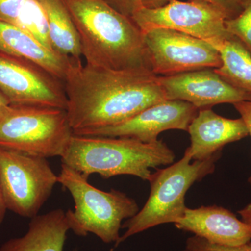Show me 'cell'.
I'll list each match as a JSON object with an SVG mask.
<instances>
[{
	"label": "cell",
	"instance_id": "29",
	"mask_svg": "<svg viewBox=\"0 0 251 251\" xmlns=\"http://www.w3.org/2000/svg\"><path fill=\"white\" fill-rule=\"evenodd\" d=\"M72 251H77V249H74V250H73ZM186 251L185 250V249H184V251Z\"/></svg>",
	"mask_w": 251,
	"mask_h": 251
},
{
	"label": "cell",
	"instance_id": "2",
	"mask_svg": "<svg viewBox=\"0 0 251 251\" xmlns=\"http://www.w3.org/2000/svg\"><path fill=\"white\" fill-rule=\"evenodd\" d=\"M64 1L78 32L87 64L115 70H150L143 33L131 18L105 0Z\"/></svg>",
	"mask_w": 251,
	"mask_h": 251
},
{
	"label": "cell",
	"instance_id": "11",
	"mask_svg": "<svg viewBox=\"0 0 251 251\" xmlns=\"http://www.w3.org/2000/svg\"><path fill=\"white\" fill-rule=\"evenodd\" d=\"M198 109L192 104L179 100H166L154 104L138 115L119 125L74 133L86 136L128 138L143 143L158 140L165 130L187 131L190 124L197 115Z\"/></svg>",
	"mask_w": 251,
	"mask_h": 251
},
{
	"label": "cell",
	"instance_id": "10",
	"mask_svg": "<svg viewBox=\"0 0 251 251\" xmlns=\"http://www.w3.org/2000/svg\"><path fill=\"white\" fill-rule=\"evenodd\" d=\"M0 92L11 105L67 110L62 82L33 63L0 52Z\"/></svg>",
	"mask_w": 251,
	"mask_h": 251
},
{
	"label": "cell",
	"instance_id": "18",
	"mask_svg": "<svg viewBox=\"0 0 251 251\" xmlns=\"http://www.w3.org/2000/svg\"><path fill=\"white\" fill-rule=\"evenodd\" d=\"M221 55L222 64L214 69L229 84L251 93V55L236 38L209 43Z\"/></svg>",
	"mask_w": 251,
	"mask_h": 251
},
{
	"label": "cell",
	"instance_id": "17",
	"mask_svg": "<svg viewBox=\"0 0 251 251\" xmlns=\"http://www.w3.org/2000/svg\"><path fill=\"white\" fill-rule=\"evenodd\" d=\"M44 10L51 45L56 52L80 59L82 49L76 27L64 0H38Z\"/></svg>",
	"mask_w": 251,
	"mask_h": 251
},
{
	"label": "cell",
	"instance_id": "21",
	"mask_svg": "<svg viewBox=\"0 0 251 251\" xmlns=\"http://www.w3.org/2000/svg\"><path fill=\"white\" fill-rule=\"evenodd\" d=\"M170 0H105L108 4L128 18L142 9H154L164 6Z\"/></svg>",
	"mask_w": 251,
	"mask_h": 251
},
{
	"label": "cell",
	"instance_id": "14",
	"mask_svg": "<svg viewBox=\"0 0 251 251\" xmlns=\"http://www.w3.org/2000/svg\"><path fill=\"white\" fill-rule=\"evenodd\" d=\"M191 145L186 151L193 161H204L217 154L227 144L249 135L242 118L228 119L211 108L200 109L188 126Z\"/></svg>",
	"mask_w": 251,
	"mask_h": 251
},
{
	"label": "cell",
	"instance_id": "6",
	"mask_svg": "<svg viewBox=\"0 0 251 251\" xmlns=\"http://www.w3.org/2000/svg\"><path fill=\"white\" fill-rule=\"evenodd\" d=\"M73 135L66 110L10 105L0 114V148L61 158Z\"/></svg>",
	"mask_w": 251,
	"mask_h": 251
},
{
	"label": "cell",
	"instance_id": "8",
	"mask_svg": "<svg viewBox=\"0 0 251 251\" xmlns=\"http://www.w3.org/2000/svg\"><path fill=\"white\" fill-rule=\"evenodd\" d=\"M130 18L143 34L153 29H171L208 43L232 37L226 27V15L202 1L170 0L161 7L138 10Z\"/></svg>",
	"mask_w": 251,
	"mask_h": 251
},
{
	"label": "cell",
	"instance_id": "25",
	"mask_svg": "<svg viewBox=\"0 0 251 251\" xmlns=\"http://www.w3.org/2000/svg\"><path fill=\"white\" fill-rule=\"evenodd\" d=\"M233 105L247 125L249 135L251 136V100L239 102L233 104ZM249 182L251 184V175L249 177Z\"/></svg>",
	"mask_w": 251,
	"mask_h": 251
},
{
	"label": "cell",
	"instance_id": "19",
	"mask_svg": "<svg viewBox=\"0 0 251 251\" xmlns=\"http://www.w3.org/2000/svg\"><path fill=\"white\" fill-rule=\"evenodd\" d=\"M18 27L27 31L46 47L54 50L50 41L47 18L38 0H26Z\"/></svg>",
	"mask_w": 251,
	"mask_h": 251
},
{
	"label": "cell",
	"instance_id": "15",
	"mask_svg": "<svg viewBox=\"0 0 251 251\" xmlns=\"http://www.w3.org/2000/svg\"><path fill=\"white\" fill-rule=\"evenodd\" d=\"M0 52L39 66L62 83L76 59L49 49L27 31L1 21Z\"/></svg>",
	"mask_w": 251,
	"mask_h": 251
},
{
	"label": "cell",
	"instance_id": "16",
	"mask_svg": "<svg viewBox=\"0 0 251 251\" xmlns=\"http://www.w3.org/2000/svg\"><path fill=\"white\" fill-rule=\"evenodd\" d=\"M69 230L66 211L54 209L31 219L26 234L4 242L0 251H63Z\"/></svg>",
	"mask_w": 251,
	"mask_h": 251
},
{
	"label": "cell",
	"instance_id": "24",
	"mask_svg": "<svg viewBox=\"0 0 251 251\" xmlns=\"http://www.w3.org/2000/svg\"><path fill=\"white\" fill-rule=\"evenodd\" d=\"M189 1H202L216 6L221 10L227 19L235 18L242 11V0H189Z\"/></svg>",
	"mask_w": 251,
	"mask_h": 251
},
{
	"label": "cell",
	"instance_id": "27",
	"mask_svg": "<svg viewBox=\"0 0 251 251\" xmlns=\"http://www.w3.org/2000/svg\"><path fill=\"white\" fill-rule=\"evenodd\" d=\"M6 210L7 209H6V206L4 205L2 196H1V190H0V224L4 221Z\"/></svg>",
	"mask_w": 251,
	"mask_h": 251
},
{
	"label": "cell",
	"instance_id": "3",
	"mask_svg": "<svg viewBox=\"0 0 251 251\" xmlns=\"http://www.w3.org/2000/svg\"><path fill=\"white\" fill-rule=\"evenodd\" d=\"M175 153L163 140L143 143L128 138L73 135L61 157L62 164L85 176L104 179L132 175L148 181L150 168L173 163Z\"/></svg>",
	"mask_w": 251,
	"mask_h": 251
},
{
	"label": "cell",
	"instance_id": "5",
	"mask_svg": "<svg viewBox=\"0 0 251 251\" xmlns=\"http://www.w3.org/2000/svg\"><path fill=\"white\" fill-rule=\"evenodd\" d=\"M58 183L72 195L75 209L66 212L70 230L79 237L93 234L105 244L118 242L125 220L139 211L136 201L118 190L103 191L88 177L62 164Z\"/></svg>",
	"mask_w": 251,
	"mask_h": 251
},
{
	"label": "cell",
	"instance_id": "1",
	"mask_svg": "<svg viewBox=\"0 0 251 251\" xmlns=\"http://www.w3.org/2000/svg\"><path fill=\"white\" fill-rule=\"evenodd\" d=\"M63 85L74 133L119 125L167 100L158 75L149 69L115 70L75 59Z\"/></svg>",
	"mask_w": 251,
	"mask_h": 251
},
{
	"label": "cell",
	"instance_id": "13",
	"mask_svg": "<svg viewBox=\"0 0 251 251\" xmlns=\"http://www.w3.org/2000/svg\"><path fill=\"white\" fill-rule=\"evenodd\" d=\"M175 226L219 245L237 246L251 241V226L222 206L187 207Z\"/></svg>",
	"mask_w": 251,
	"mask_h": 251
},
{
	"label": "cell",
	"instance_id": "7",
	"mask_svg": "<svg viewBox=\"0 0 251 251\" xmlns=\"http://www.w3.org/2000/svg\"><path fill=\"white\" fill-rule=\"evenodd\" d=\"M57 183L47 158L0 148V190L6 209L35 217Z\"/></svg>",
	"mask_w": 251,
	"mask_h": 251
},
{
	"label": "cell",
	"instance_id": "4",
	"mask_svg": "<svg viewBox=\"0 0 251 251\" xmlns=\"http://www.w3.org/2000/svg\"><path fill=\"white\" fill-rule=\"evenodd\" d=\"M220 153L204 161H194L187 151L184 156L171 166L157 168L148 181L150 193L145 205L133 217L123 223L126 229L114 247H118L128 238L155 226L175 224L184 216L186 206L185 197L191 186L201 181L215 170Z\"/></svg>",
	"mask_w": 251,
	"mask_h": 251
},
{
	"label": "cell",
	"instance_id": "26",
	"mask_svg": "<svg viewBox=\"0 0 251 251\" xmlns=\"http://www.w3.org/2000/svg\"><path fill=\"white\" fill-rule=\"evenodd\" d=\"M242 221L251 227V204H248L244 209L239 211Z\"/></svg>",
	"mask_w": 251,
	"mask_h": 251
},
{
	"label": "cell",
	"instance_id": "28",
	"mask_svg": "<svg viewBox=\"0 0 251 251\" xmlns=\"http://www.w3.org/2000/svg\"><path fill=\"white\" fill-rule=\"evenodd\" d=\"M10 105H11V104L9 103V100H8L0 92V114L4 111L5 109L7 108Z\"/></svg>",
	"mask_w": 251,
	"mask_h": 251
},
{
	"label": "cell",
	"instance_id": "23",
	"mask_svg": "<svg viewBox=\"0 0 251 251\" xmlns=\"http://www.w3.org/2000/svg\"><path fill=\"white\" fill-rule=\"evenodd\" d=\"M26 0H0V21L19 27Z\"/></svg>",
	"mask_w": 251,
	"mask_h": 251
},
{
	"label": "cell",
	"instance_id": "9",
	"mask_svg": "<svg viewBox=\"0 0 251 251\" xmlns=\"http://www.w3.org/2000/svg\"><path fill=\"white\" fill-rule=\"evenodd\" d=\"M143 34L150 70L158 76L218 69L222 64L219 51L202 39L167 29Z\"/></svg>",
	"mask_w": 251,
	"mask_h": 251
},
{
	"label": "cell",
	"instance_id": "20",
	"mask_svg": "<svg viewBox=\"0 0 251 251\" xmlns=\"http://www.w3.org/2000/svg\"><path fill=\"white\" fill-rule=\"evenodd\" d=\"M226 27L251 55V0H242V11L235 18L226 20Z\"/></svg>",
	"mask_w": 251,
	"mask_h": 251
},
{
	"label": "cell",
	"instance_id": "12",
	"mask_svg": "<svg viewBox=\"0 0 251 251\" xmlns=\"http://www.w3.org/2000/svg\"><path fill=\"white\" fill-rule=\"evenodd\" d=\"M167 100L188 102L199 109L210 108L221 103L251 100V93L224 80L214 69H204L158 76Z\"/></svg>",
	"mask_w": 251,
	"mask_h": 251
},
{
	"label": "cell",
	"instance_id": "22",
	"mask_svg": "<svg viewBox=\"0 0 251 251\" xmlns=\"http://www.w3.org/2000/svg\"><path fill=\"white\" fill-rule=\"evenodd\" d=\"M186 251H251V242L237 246L219 245L209 242L198 236L188 238Z\"/></svg>",
	"mask_w": 251,
	"mask_h": 251
}]
</instances>
